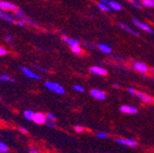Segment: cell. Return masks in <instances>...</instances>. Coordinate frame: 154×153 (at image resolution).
Instances as JSON below:
<instances>
[{"label":"cell","mask_w":154,"mask_h":153,"mask_svg":"<svg viewBox=\"0 0 154 153\" xmlns=\"http://www.w3.org/2000/svg\"><path fill=\"white\" fill-rule=\"evenodd\" d=\"M44 86L48 89V90L53 92L55 93H58V95H64V93H65V90H64V88L61 84L51 82V81H47V82H45Z\"/></svg>","instance_id":"obj_1"},{"label":"cell","mask_w":154,"mask_h":153,"mask_svg":"<svg viewBox=\"0 0 154 153\" xmlns=\"http://www.w3.org/2000/svg\"><path fill=\"white\" fill-rule=\"evenodd\" d=\"M13 18L14 19H21L25 21L26 23H29L31 25H35V21H34L32 19L29 18V17L25 14V12L20 9V8H17V9L14 11V13H13Z\"/></svg>","instance_id":"obj_2"},{"label":"cell","mask_w":154,"mask_h":153,"mask_svg":"<svg viewBox=\"0 0 154 153\" xmlns=\"http://www.w3.org/2000/svg\"><path fill=\"white\" fill-rule=\"evenodd\" d=\"M132 22L134 23V25L136 27H138L139 28L142 29V30L145 31V32L149 33V34H153L154 33V31L152 30V28L149 27L147 23H144V22H142V21H140V20L137 19L135 18L132 19Z\"/></svg>","instance_id":"obj_3"},{"label":"cell","mask_w":154,"mask_h":153,"mask_svg":"<svg viewBox=\"0 0 154 153\" xmlns=\"http://www.w3.org/2000/svg\"><path fill=\"white\" fill-rule=\"evenodd\" d=\"M19 69L24 74V75L27 76L28 78H31V79H33V80H41L40 75H38L36 73H34L33 71H31V69H29V68H27V67L19 65Z\"/></svg>","instance_id":"obj_4"},{"label":"cell","mask_w":154,"mask_h":153,"mask_svg":"<svg viewBox=\"0 0 154 153\" xmlns=\"http://www.w3.org/2000/svg\"><path fill=\"white\" fill-rule=\"evenodd\" d=\"M116 142L120 144V145L123 146H128V147H131V148H136L138 146V143H137L134 139L132 138H116Z\"/></svg>","instance_id":"obj_5"},{"label":"cell","mask_w":154,"mask_h":153,"mask_svg":"<svg viewBox=\"0 0 154 153\" xmlns=\"http://www.w3.org/2000/svg\"><path fill=\"white\" fill-rule=\"evenodd\" d=\"M90 95H91L93 98H96L98 100H105L106 98V93L102 91L99 90V89H96V88H93L90 90Z\"/></svg>","instance_id":"obj_6"},{"label":"cell","mask_w":154,"mask_h":153,"mask_svg":"<svg viewBox=\"0 0 154 153\" xmlns=\"http://www.w3.org/2000/svg\"><path fill=\"white\" fill-rule=\"evenodd\" d=\"M47 120V116L42 113H34V117H33V119L32 121L35 123L37 125H43L45 124V122Z\"/></svg>","instance_id":"obj_7"},{"label":"cell","mask_w":154,"mask_h":153,"mask_svg":"<svg viewBox=\"0 0 154 153\" xmlns=\"http://www.w3.org/2000/svg\"><path fill=\"white\" fill-rule=\"evenodd\" d=\"M90 73L95 75H100V76H106L108 75V71L105 68H102L100 66H92L90 67Z\"/></svg>","instance_id":"obj_8"},{"label":"cell","mask_w":154,"mask_h":153,"mask_svg":"<svg viewBox=\"0 0 154 153\" xmlns=\"http://www.w3.org/2000/svg\"><path fill=\"white\" fill-rule=\"evenodd\" d=\"M136 95L138 97L139 99H140L141 101L145 102V103H148V104H151L154 102V99L151 95H147V93H145L143 92H137L136 93Z\"/></svg>","instance_id":"obj_9"},{"label":"cell","mask_w":154,"mask_h":153,"mask_svg":"<svg viewBox=\"0 0 154 153\" xmlns=\"http://www.w3.org/2000/svg\"><path fill=\"white\" fill-rule=\"evenodd\" d=\"M119 110L120 112L122 113H125V114H131V115H134L138 113V108L135 107H131V105H123L119 107Z\"/></svg>","instance_id":"obj_10"},{"label":"cell","mask_w":154,"mask_h":153,"mask_svg":"<svg viewBox=\"0 0 154 153\" xmlns=\"http://www.w3.org/2000/svg\"><path fill=\"white\" fill-rule=\"evenodd\" d=\"M17 8L18 7L14 4H11L6 1H0V9L5 11H15Z\"/></svg>","instance_id":"obj_11"},{"label":"cell","mask_w":154,"mask_h":153,"mask_svg":"<svg viewBox=\"0 0 154 153\" xmlns=\"http://www.w3.org/2000/svg\"><path fill=\"white\" fill-rule=\"evenodd\" d=\"M0 19H2L4 20H6L7 22L11 23V24H15V19L13 18V16H11L7 11L0 9Z\"/></svg>","instance_id":"obj_12"},{"label":"cell","mask_w":154,"mask_h":153,"mask_svg":"<svg viewBox=\"0 0 154 153\" xmlns=\"http://www.w3.org/2000/svg\"><path fill=\"white\" fill-rule=\"evenodd\" d=\"M133 67L137 72H139V73H140V74H147L148 71H149L148 66L143 62H135Z\"/></svg>","instance_id":"obj_13"},{"label":"cell","mask_w":154,"mask_h":153,"mask_svg":"<svg viewBox=\"0 0 154 153\" xmlns=\"http://www.w3.org/2000/svg\"><path fill=\"white\" fill-rule=\"evenodd\" d=\"M118 27L121 28L123 30H126L127 32L131 34V35L136 36V37H139V34L138 32H137L136 30H134V29L132 28H130L129 26H127V25L125 24V23H119V24H118Z\"/></svg>","instance_id":"obj_14"},{"label":"cell","mask_w":154,"mask_h":153,"mask_svg":"<svg viewBox=\"0 0 154 153\" xmlns=\"http://www.w3.org/2000/svg\"><path fill=\"white\" fill-rule=\"evenodd\" d=\"M97 49L99 50L101 52L106 53V54H110L111 52H112V49H111V47L108 46V44H105V43H99L97 45Z\"/></svg>","instance_id":"obj_15"},{"label":"cell","mask_w":154,"mask_h":153,"mask_svg":"<svg viewBox=\"0 0 154 153\" xmlns=\"http://www.w3.org/2000/svg\"><path fill=\"white\" fill-rule=\"evenodd\" d=\"M62 40L65 42V43H67L70 47L75 46V45H79V43H80L78 40L74 39V38H69V37H66V36L62 37Z\"/></svg>","instance_id":"obj_16"},{"label":"cell","mask_w":154,"mask_h":153,"mask_svg":"<svg viewBox=\"0 0 154 153\" xmlns=\"http://www.w3.org/2000/svg\"><path fill=\"white\" fill-rule=\"evenodd\" d=\"M108 7L112 10H115V11L122 10V6L120 5V4L117 3V1H113V0H110V1L108 2Z\"/></svg>","instance_id":"obj_17"},{"label":"cell","mask_w":154,"mask_h":153,"mask_svg":"<svg viewBox=\"0 0 154 153\" xmlns=\"http://www.w3.org/2000/svg\"><path fill=\"white\" fill-rule=\"evenodd\" d=\"M24 117L26 118L27 120H32L33 119V117H34V112L32 111V110H25L24 113Z\"/></svg>","instance_id":"obj_18"},{"label":"cell","mask_w":154,"mask_h":153,"mask_svg":"<svg viewBox=\"0 0 154 153\" xmlns=\"http://www.w3.org/2000/svg\"><path fill=\"white\" fill-rule=\"evenodd\" d=\"M97 7L104 12H110V10H111V8L108 7V5H106V4H103L101 2L97 4Z\"/></svg>","instance_id":"obj_19"},{"label":"cell","mask_w":154,"mask_h":153,"mask_svg":"<svg viewBox=\"0 0 154 153\" xmlns=\"http://www.w3.org/2000/svg\"><path fill=\"white\" fill-rule=\"evenodd\" d=\"M140 3L142 4V6H145L149 8L154 7V1L153 0H141Z\"/></svg>","instance_id":"obj_20"},{"label":"cell","mask_w":154,"mask_h":153,"mask_svg":"<svg viewBox=\"0 0 154 153\" xmlns=\"http://www.w3.org/2000/svg\"><path fill=\"white\" fill-rule=\"evenodd\" d=\"M0 80H1L2 82H12V83L16 82L15 79L11 78L10 76H8L7 74H1L0 75Z\"/></svg>","instance_id":"obj_21"},{"label":"cell","mask_w":154,"mask_h":153,"mask_svg":"<svg viewBox=\"0 0 154 153\" xmlns=\"http://www.w3.org/2000/svg\"><path fill=\"white\" fill-rule=\"evenodd\" d=\"M71 50L74 54H81L82 53V48H81L79 45H75V46L71 47Z\"/></svg>","instance_id":"obj_22"},{"label":"cell","mask_w":154,"mask_h":153,"mask_svg":"<svg viewBox=\"0 0 154 153\" xmlns=\"http://www.w3.org/2000/svg\"><path fill=\"white\" fill-rule=\"evenodd\" d=\"M45 125L50 127H57V123L55 122V120L50 119V118L47 117V120H46V122H45Z\"/></svg>","instance_id":"obj_23"},{"label":"cell","mask_w":154,"mask_h":153,"mask_svg":"<svg viewBox=\"0 0 154 153\" xmlns=\"http://www.w3.org/2000/svg\"><path fill=\"white\" fill-rule=\"evenodd\" d=\"M34 67H35L38 72H41V73H44V74H49L50 73V70L46 69V68H44V67H41L40 65L34 64Z\"/></svg>","instance_id":"obj_24"},{"label":"cell","mask_w":154,"mask_h":153,"mask_svg":"<svg viewBox=\"0 0 154 153\" xmlns=\"http://www.w3.org/2000/svg\"><path fill=\"white\" fill-rule=\"evenodd\" d=\"M8 151V148L5 143L0 141V153H6Z\"/></svg>","instance_id":"obj_25"},{"label":"cell","mask_w":154,"mask_h":153,"mask_svg":"<svg viewBox=\"0 0 154 153\" xmlns=\"http://www.w3.org/2000/svg\"><path fill=\"white\" fill-rule=\"evenodd\" d=\"M72 88H74V90H75L76 92H79V93L84 92V88L82 85H80V84H74Z\"/></svg>","instance_id":"obj_26"},{"label":"cell","mask_w":154,"mask_h":153,"mask_svg":"<svg viewBox=\"0 0 154 153\" xmlns=\"http://www.w3.org/2000/svg\"><path fill=\"white\" fill-rule=\"evenodd\" d=\"M131 4L133 5L136 8L138 9H141V7H142V4H141L139 1H137V0H130Z\"/></svg>","instance_id":"obj_27"},{"label":"cell","mask_w":154,"mask_h":153,"mask_svg":"<svg viewBox=\"0 0 154 153\" xmlns=\"http://www.w3.org/2000/svg\"><path fill=\"white\" fill-rule=\"evenodd\" d=\"M96 137L100 139H105L108 137V133H105V132H99V133H96Z\"/></svg>","instance_id":"obj_28"},{"label":"cell","mask_w":154,"mask_h":153,"mask_svg":"<svg viewBox=\"0 0 154 153\" xmlns=\"http://www.w3.org/2000/svg\"><path fill=\"white\" fill-rule=\"evenodd\" d=\"M74 130H75V132H77V133H82V132H84V128L82 126L77 125V126L74 127Z\"/></svg>","instance_id":"obj_29"},{"label":"cell","mask_w":154,"mask_h":153,"mask_svg":"<svg viewBox=\"0 0 154 153\" xmlns=\"http://www.w3.org/2000/svg\"><path fill=\"white\" fill-rule=\"evenodd\" d=\"M16 24L18 25V26H19V27H26V22L25 21H23V20H21V19H19L18 21L16 22Z\"/></svg>","instance_id":"obj_30"},{"label":"cell","mask_w":154,"mask_h":153,"mask_svg":"<svg viewBox=\"0 0 154 153\" xmlns=\"http://www.w3.org/2000/svg\"><path fill=\"white\" fill-rule=\"evenodd\" d=\"M46 116H47V117H48V118H50V119H52V120H55V119H56V117H55V115L52 114V113H50V112L47 113V114H46Z\"/></svg>","instance_id":"obj_31"},{"label":"cell","mask_w":154,"mask_h":153,"mask_svg":"<svg viewBox=\"0 0 154 153\" xmlns=\"http://www.w3.org/2000/svg\"><path fill=\"white\" fill-rule=\"evenodd\" d=\"M127 93H130V95H136V90L133 88V87H128L127 89Z\"/></svg>","instance_id":"obj_32"},{"label":"cell","mask_w":154,"mask_h":153,"mask_svg":"<svg viewBox=\"0 0 154 153\" xmlns=\"http://www.w3.org/2000/svg\"><path fill=\"white\" fill-rule=\"evenodd\" d=\"M7 53V50L3 47H0V56H5V55Z\"/></svg>","instance_id":"obj_33"},{"label":"cell","mask_w":154,"mask_h":153,"mask_svg":"<svg viewBox=\"0 0 154 153\" xmlns=\"http://www.w3.org/2000/svg\"><path fill=\"white\" fill-rule=\"evenodd\" d=\"M83 43L84 44L85 47H89V48H95V47H96L93 43H91V42H85V41H84Z\"/></svg>","instance_id":"obj_34"},{"label":"cell","mask_w":154,"mask_h":153,"mask_svg":"<svg viewBox=\"0 0 154 153\" xmlns=\"http://www.w3.org/2000/svg\"><path fill=\"white\" fill-rule=\"evenodd\" d=\"M5 39H6V40L8 41V42H13V41H14V38H13L12 36H10V35H7V36L5 37Z\"/></svg>","instance_id":"obj_35"},{"label":"cell","mask_w":154,"mask_h":153,"mask_svg":"<svg viewBox=\"0 0 154 153\" xmlns=\"http://www.w3.org/2000/svg\"><path fill=\"white\" fill-rule=\"evenodd\" d=\"M19 130L20 131L21 133H23V134H28V130L25 128V127H19Z\"/></svg>","instance_id":"obj_36"},{"label":"cell","mask_w":154,"mask_h":153,"mask_svg":"<svg viewBox=\"0 0 154 153\" xmlns=\"http://www.w3.org/2000/svg\"><path fill=\"white\" fill-rule=\"evenodd\" d=\"M100 2L103 3V4H106V5H108L109 0H100Z\"/></svg>","instance_id":"obj_37"},{"label":"cell","mask_w":154,"mask_h":153,"mask_svg":"<svg viewBox=\"0 0 154 153\" xmlns=\"http://www.w3.org/2000/svg\"><path fill=\"white\" fill-rule=\"evenodd\" d=\"M36 150L34 148H32V147H31V148H29V153L31 152H33V151H35Z\"/></svg>","instance_id":"obj_38"},{"label":"cell","mask_w":154,"mask_h":153,"mask_svg":"<svg viewBox=\"0 0 154 153\" xmlns=\"http://www.w3.org/2000/svg\"><path fill=\"white\" fill-rule=\"evenodd\" d=\"M113 87L114 88H118L119 87V84L118 83H113Z\"/></svg>","instance_id":"obj_39"},{"label":"cell","mask_w":154,"mask_h":153,"mask_svg":"<svg viewBox=\"0 0 154 153\" xmlns=\"http://www.w3.org/2000/svg\"><path fill=\"white\" fill-rule=\"evenodd\" d=\"M31 153H40L38 151H37V150H35V151H33V152H31Z\"/></svg>","instance_id":"obj_40"},{"label":"cell","mask_w":154,"mask_h":153,"mask_svg":"<svg viewBox=\"0 0 154 153\" xmlns=\"http://www.w3.org/2000/svg\"><path fill=\"white\" fill-rule=\"evenodd\" d=\"M0 101H1V97H0Z\"/></svg>","instance_id":"obj_41"},{"label":"cell","mask_w":154,"mask_h":153,"mask_svg":"<svg viewBox=\"0 0 154 153\" xmlns=\"http://www.w3.org/2000/svg\"><path fill=\"white\" fill-rule=\"evenodd\" d=\"M153 1H154V0H153Z\"/></svg>","instance_id":"obj_42"}]
</instances>
